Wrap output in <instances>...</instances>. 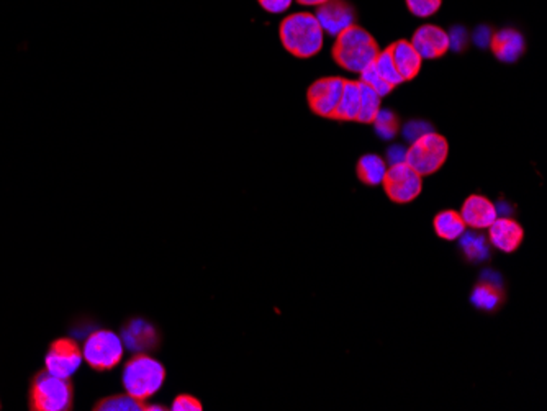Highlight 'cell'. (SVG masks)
<instances>
[{
    "mask_svg": "<svg viewBox=\"0 0 547 411\" xmlns=\"http://www.w3.org/2000/svg\"><path fill=\"white\" fill-rule=\"evenodd\" d=\"M359 82H363L365 86H369V88L375 90L381 97L389 96L391 90H393L391 84H387V82L381 78V74L375 70L373 62H371L365 70L359 72Z\"/></svg>",
    "mask_w": 547,
    "mask_h": 411,
    "instance_id": "obj_26",
    "label": "cell"
},
{
    "mask_svg": "<svg viewBox=\"0 0 547 411\" xmlns=\"http://www.w3.org/2000/svg\"><path fill=\"white\" fill-rule=\"evenodd\" d=\"M382 185L383 191L393 203L405 205L420 197L423 191V177L407 163H400L387 167Z\"/></svg>",
    "mask_w": 547,
    "mask_h": 411,
    "instance_id": "obj_7",
    "label": "cell"
},
{
    "mask_svg": "<svg viewBox=\"0 0 547 411\" xmlns=\"http://www.w3.org/2000/svg\"><path fill=\"white\" fill-rule=\"evenodd\" d=\"M387 50H389L391 61L399 70L403 82L415 79L420 74V70H421L423 58L418 54L417 50L413 48V44L407 42V40H399V42L391 43V46H387Z\"/></svg>",
    "mask_w": 547,
    "mask_h": 411,
    "instance_id": "obj_17",
    "label": "cell"
},
{
    "mask_svg": "<svg viewBox=\"0 0 547 411\" xmlns=\"http://www.w3.org/2000/svg\"><path fill=\"white\" fill-rule=\"evenodd\" d=\"M373 123L375 133L381 140H393L400 132V117L389 108H381Z\"/></svg>",
    "mask_w": 547,
    "mask_h": 411,
    "instance_id": "obj_24",
    "label": "cell"
},
{
    "mask_svg": "<svg viewBox=\"0 0 547 411\" xmlns=\"http://www.w3.org/2000/svg\"><path fill=\"white\" fill-rule=\"evenodd\" d=\"M122 342L133 352H151L159 348L161 334L146 320L131 318L122 326Z\"/></svg>",
    "mask_w": 547,
    "mask_h": 411,
    "instance_id": "obj_12",
    "label": "cell"
},
{
    "mask_svg": "<svg viewBox=\"0 0 547 411\" xmlns=\"http://www.w3.org/2000/svg\"><path fill=\"white\" fill-rule=\"evenodd\" d=\"M407 9L411 15L418 18H428L435 15L441 9L443 0H405Z\"/></svg>",
    "mask_w": 547,
    "mask_h": 411,
    "instance_id": "obj_27",
    "label": "cell"
},
{
    "mask_svg": "<svg viewBox=\"0 0 547 411\" xmlns=\"http://www.w3.org/2000/svg\"><path fill=\"white\" fill-rule=\"evenodd\" d=\"M361 106V90H359V80H348L344 82L343 94L339 98L338 106L331 115L330 120L338 122H356Z\"/></svg>",
    "mask_w": 547,
    "mask_h": 411,
    "instance_id": "obj_18",
    "label": "cell"
},
{
    "mask_svg": "<svg viewBox=\"0 0 547 411\" xmlns=\"http://www.w3.org/2000/svg\"><path fill=\"white\" fill-rule=\"evenodd\" d=\"M460 217L464 220L466 227L472 229H486L490 227L496 219H498V211L496 207L488 201L484 195H470L464 201Z\"/></svg>",
    "mask_w": 547,
    "mask_h": 411,
    "instance_id": "obj_16",
    "label": "cell"
},
{
    "mask_svg": "<svg viewBox=\"0 0 547 411\" xmlns=\"http://www.w3.org/2000/svg\"><path fill=\"white\" fill-rule=\"evenodd\" d=\"M148 403L141 402L130 394L110 395L94 405V411H146Z\"/></svg>",
    "mask_w": 547,
    "mask_h": 411,
    "instance_id": "obj_22",
    "label": "cell"
},
{
    "mask_svg": "<svg viewBox=\"0 0 547 411\" xmlns=\"http://www.w3.org/2000/svg\"><path fill=\"white\" fill-rule=\"evenodd\" d=\"M492 30L490 27H486V25H480L477 27V30L474 32V35H472V40H474V43L480 46V48H486L490 44V40H492Z\"/></svg>",
    "mask_w": 547,
    "mask_h": 411,
    "instance_id": "obj_33",
    "label": "cell"
},
{
    "mask_svg": "<svg viewBox=\"0 0 547 411\" xmlns=\"http://www.w3.org/2000/svg\"><path fill=\"white\" fill-rule=\"evenodd\" d=\"M74 403V387L70 378L52 376L46 369L36 372L28 390L32 411H70Z\"/></svg>",
    "mask_w": 547,
    "mask_h": 411,
    "instance_id": "obj_4",
    "label": "cell"
},
{
    "mask_svg": "<svg viewBox=\"0 0 547 411\" xmlns=\"http://www.w3.org/2000/svg\"><path fill=\"white\" fill-rule=\"evenodd\" d=\"M470 302L480 312H498L505 304L504 280L500 274L494 271L482 272V279L478 280L470 294Z\"/></svg>",
    "mask_w": 547,
    "mask_h": 411,
    "instance_id": "obj_11",
    "label": "cell"
},
{
    "mask_svg": "<svg viewBox=\"0 0 547 411\" xmlns=\"http://www.w3.org/2000/svg\"><path fill=\"white\" fill-rule=\"evenodd\" d=\"M278 38L287 53L298 60H310L322 51V27L308 12H297L284 18L278 25Z\"/></svg>",
    "mask_w": 547,
    "mask_h": 411,
    "instance_id": "obj_1",
    "label": "cell"
},
{
    "mask_svg": "<svg viewBox=\"0 0 547 411\" xmlns=\"http://www.w3.org/2000/svg\"><path fill=\"white\" fill-rule=\"evenodd\" d=\"M325 2H328V0H297V4L310 5V7H318V5H322Z\"/></svg>",
    "mask_w": 547,
    "mask_h": 411,
    "instance_id": "obj_34",
    "label": "cell"
},
{
    "mask_svg": "<svg viewBox=\"0 0 547 411\" xmlns=\"http://www.w3.org/2000/svg\"><path fill=\"white\" fill-rule=\"evenodd\" d=\"M410 43L423 60H439L449 51L448 32L438 25H423L411 36Z\"/></svg>",
    "mask_w": 547,
    "mask_h": 411,
    "instance_id": "obj_13",
    "label": "cell"
},
{
    "mask_svg": "<svg viewBox=\"0 0 547 411\" xmlns=\"http://www.w3.org/2000/svg\"><path fill=\"white\" fill-rule=\"evenodd\" d=\"M379 53L381 50L375 38L356 23L336 36V42L331 50L333 60L339 68L357 74L375 61Z\"/></svg>",
    "mask_w": 547,
    "mask_h": 411,
    "instance_id": "obj_2",
    "label": "cell"
},
{
    "mask_svg": "<svg viewBox=\"0 0 547 411\" xmlns=\"http://www.w3.org/2000/svg\"><path fill=\"white\" fill-rule=\"evenodd\" d=\"M449 154V143L439 133H428L418 138L407 149L405 163L421 177L438 173Z\"/></svg>",
    "mask_w": 547,
    "mask_h": 411,
    "instance_id": "obj_5",
    "label": "cell"
},
{
    "mask_svg": "<svg viewBox=\"0 0 547 411\" xmlns=\"http://www.w3.org/2000/svg\"><path fill=\"white\" fill-rule=\"evenodd\" d=\"M524 239V229L516 220L510 217L496 219L488 227V241L490 245L495 246L502 253H514Z\"/></svg>",
    "mask_w": 547,
    "mask_h": 411,
    "instance_id": "obj_14",
    "label": "cell"
},
{
    "mask_svg": "<svg viewBox=\"0 0 547 411\" xmlns=\"http://www.w3.org/2000/svg\"><path fill=\"white\" fill-rule=\"evenodd\" d=\"M433 132H435V126H433L431 123L426 122V120H418V118L410 120V122L405 123V126H403V136H405V140L409 141L410 145H411L413 141H417L418 138L425 136L428 133Z\"/></svg>",
    "mask_w": 547,
    "mask_h": 411,
    "instance_id": "obj_28",
    "label": "cell"
},
{
    "mask_svg": "<svg viewBox=\"0 0 547 411\" xmlns=\"http://www.w3.org/2000/svg\"><path fill=\"white\" fill-rule=\"evenodd\" d=\"M488 46L498 61L516 62L526 51V40L516 28H502L492 35Z\"/></svg>",
    "mask_w": 547,
    "mask_h": 411,
    "instance_id": "obj_15",
    "label": "cell"
},
{
    "mask_svg": "<svg viewBox=\"0 0 547 411\" xmlns=\"http://www.w3.org/2000/svg\"><path fill=\"white\" fill-rule=\"evenodd\" d=\"M313 15L318 20L323 32L338 36L341 32L356 23L357 10L349 0H328L318 5Z\"/></svg>",
    "mask_w": 547,
    "mask_h": 411,
    "instance_id": "obj_10",
    "label": "cell"
},
{
    "mask_svg": "<svg viewBox=\"0 0 547 411\" xmlns=\"http://www.w3.org/2000/svg\"><path fill=\"white\" fill-rule=\"evenodd\" d=\"M357 179L369 187L382 184L383 175L387 173V163L379 154H364L357 161Z\"/></svg>",
    "mask_w": 547,
    "mask_h": 411,
    "instance_id": "obj_20",
    "label": "cell"
},
{
    "mask_svg": "<svg viewBox=\"0 0 547 411\" xmlns=\"http://www.w3.org/2000/svg\"><path fill=\"white\" fill-rule=\"evenodd\" d=\"M436 235L446 239V241H454L459 239L460 235L466 231V223L460 217V213L456 210L439 211L433 221Z\"/></svg>",
    "mask_w": 547,
    "mask_h": 411,
    "instance_id": "obj_21",
    "label": "cell"
},
{
    "mask_svg": "<svg viewBox=\"0 0 547 411\" xmlns=\"http://www.w3.org/2000/svg\"><path fill=\"white\" fill-rule=\"evenodd\" d=\"M84 360L82 350L71 338H60L50 344L44 358V369L52 376L71 378Z\"/></svg>",
    "mask_w": 547,
    "mask_h": 411,
    "instance_id": "obj_8",
    "label": "cell"
},
{
    "mask_svg": "<svg viewBox=\"0 0 547 411\" xmlns=\"http://www.w3.org/2000/svg\"><path fill=\"white\" fill-rule=\"evenodd\" d=\"M405 158H407V148L401 146V145H393V146L387 149V161L385 163L393 166V164L405 163Z\"/></svg>",
    "mask_w": 547,
    "mask_h": 411,
    "instance_id": "obj_32",
    "label": "cell"
},
{
    "mask_svg": "<svg viewBox=\"0 0 547 411\" xmlns=\"http://www.w3.org/2000/svg\"><path fill=\"white\" fill-rule=\"evenodd\" d=\"M292 2L294 0H258V4L261 5L262 9L269 14H284L290 9Z\"/></svg>",
    "mask_w": 547,
    "mask_h": 411,
    "instance_id": "obj_31",
    "label": "cell"
},
{
    "mask_svg": "<svg viewBox=\"0 0 547 411\" xmlns=\"http://www.w3.org/2000/svg\"><path fill=\"white\" fill-rule=\"evenodd\" d=\"M82 356L89 368L97 372L112 370L123 358V342L118 334L110 330H97L90 332L82 348Z\"/></svg>",
    "mask_w": 547,
    "mask_h": 411,
    "instance_id": "obj_6",
    "label": "cell"
},
{
    "mask_svg": "<svg viewBox=\"0 0 547 411\" xmlns=\"http://www.w3.org/2000/svg\"><path fill=\"white\" fill-rule=\"evenodd\" d=\"M373 66H375L377 72L381 74V78H382L387 84H391V88L395 89L397 86H400V84H403V79H401L399 70L395 68V64L391 61V56L387 48L377 54V58H375V61H373Z\"/></svg>",
    "mask_w": 547,
    "mask_h": 411,
    "instance_id": "obj_25",
    "label": "cell"
},
{
    "mask_svg": "<svg viewBox=\"0 0 547 411\" xmlns=\"http://www.w3.org/2000/svg\"><path fill=\"white\" fill-rule=\"evenodd\" d=\"M344 82L346 79L338 76L315 80L307 90V102L313 114L322 118H331L343 94Z\"/></svg>",
    "mask_w": 547,
    "mask_h": 411,
    "instance_id": "obj_9",
    "label": "cell"
},
{
    "mask_svg": "<svg viewBox=\"0 0 547 411\" xmlns=\"http://www.w3.org/2000/svg\"><path fill=\"white\" fill-rule=\"evenodd\" d=\"M165 369L159 360L148 356V352H135L128 359L123 370V387L127 394L146 402L161 390L165 384Z\"/></svg>",
    "mask_w": 547,
    "mask_h": 411,
    "instance_id": "obj_3",
    "label": "cell"
},
{
    "mask_svg": "<svg viewBox=\"0 0 547 411\" xmlns=\"http://www.w3.org/2000/svg\"><path fill=\"white\" fill-rule=\"evenodd\" d=\"M359 90H361V106H359L356 122L369 125L373 122L375 115L379 114L382 107V97L363 82H359Z\"/></svg>",
    "mask_w": 547,
    "mask_h": 411,
    "instance_id": "obj_23",
    "label": "cell"
},
{
    "mask_svg": "<svg viewBox=\"0 0 547 411\" xmlns=\"http://www.w3.org/2000/svg\"><path fill=\"white\" fill-rule=\"evenodd\" d=\"M459 249L464 259L470 264L486 263L492 256L488 238L480 235L477 231H469V233L464 231L459 238Z\"/></svg>",
    "mask_w": 547,
    "mask_h": 411,
    "instance_id": "obj_19",
    "label": "cell"
},
{
    "mask_svg": "<svg viewBox=\"0 0 547 411\" xmlns=\"http://www.w3.org/2000/svg\"><path fill=\"white\" fill-rule=\"evenodd\" d=\"M173 411H202V403L195 397L189 394H181L175 397L174 402L171 405Z\"/></svg>",
    "mask_w": 547,
    "mask_h": 411,
    "instance_id": "obj_30",
    "label": "cell"
},
{
    "mask_svg": "<svg viewBox=\"0 0 547 411\" xmlns=\"http://www.w3.org/2000/svg\"><path fill=\"white\" fill-rule=\"evenodd\" d=\"M449 36V50L456 51V53H462L466 51L467 44H469V36L464 27H452L451 33H448Z\"/></svg>",
    "mask_w": 547,
    "mask_h": 411,
    "instance_id": "obj_29",
    "label": "cell"
}]
</instances>
